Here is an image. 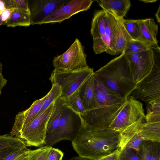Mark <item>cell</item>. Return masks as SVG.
Here are the masks:
<instances>
[{
	"instance_id": "ab89813d",
	"label": "cell",
	"mask_w": 160,
	"mask_h": 160,
	"mask_svg": "<svg viewBox=\"0 0 160 160\" xmlns=\"http://www.w3.org/2000/svg\"><path fill=\"white\" fill-rule=\"evenodd\" d=\"M12 9H6L0 13L3 22V25H5L10 18Z\"/></svg>"
},
{
	"instance_id": "ffe728a7",
	"label": "cell",
	"mask_w": 160,
	"mask_h": 160,
	"mask_svg": "<svg viewBox=\"0 0 160 160\" xmlns=\"http://www.w3.org/2000/svg\"><path fill=\"white\" fill-rule=\"evenodd\" d=\"M115 55L122 54L132 40L125 29L122 22V19L116 17Z\"/></svg>"
},
{
	"instance_id": "52a82bcc",
	"label": "cell",
	"mask_w": 160,
	"mask_h": 160,
	"mask_svg": "<svg viewBox=\"0 0 160 160\" xmlns=\"http://www.w3.org/2000/svg\"><path fill=\"white\" fill-rule=\"evenodd\" d=\"M78 115L65 105L58 127L51 134L46 137L44 146H51L63 140L72 142L75 138L81 126L75 119Z\"/></svg>"
},
{
	"instance_id": "44dd1931",
	"label": "cell",
	"mask_w": 160,
	"mask_h": 160,
	"mask_svg": "<svg viewBox=\"0 0 160 160\" xmlns=\"http://www.w3.org/2000/svg\"><path fill=\"white\" fill-rule=\"evenodd\" d=\"M65 107V99L60 97L54 103L47 126L46 137L51 134L58 125Z\"/></svg>"
},
{
	"instance_id": "8d00e7d4",
	"label": "cell",
	"mask_w": 160,
	"mask_h": 160,
	"mask_svg": "<svg viewBox=\"0 0 160 160\" xmlns=\"http://www.w3.org/2000/svg\"><path fill=\"white\" fill-rule=\"evenodd\" d=\"M120 150L119 148L112 152L101 157L97 160H119Z\"/></svg>"
},
{
	"instance_id": "f6af8a7d",
	"label": "cell",
	"mask_w": 160,
	"mask_h": 160,
	"mask_svg": "<svg viewBox=\"0 0 160 160\" xmlns=\"http://www.w3.org/2000/svg\"><path fill=\"white\" fill-rule=\"evenodd\" d=\"M2 25H3V22L2 19V18L0 14V26Z\"/></svg>"
},
{
	"instance_id": "bcb514c9",
	"label": "cell",
	"mask_w": 160,
	"mask_h": 160,
	"mask_svg": "<svg viewBox=\"0 0 160 160\" xmlns=\"http://www.w3.org/2000/svg\"><path fill=\"white\" fill-rule=\"evenodd\" d=\"M2 65L1 62H0V72L2 71Z\"/></svg>"
},
{
	"instance_id": "d6986e66",
	"label": "cell",
	"mask_w": 160,
	"mask_h": 160,
	"mask_svg": "<svg viewBox=\"0 0 160 160\" xmlns=\"http://www.w3.org/2000/svg\"><path fill=\"white\" fill-rule=\"evenodd\" d=\"M139 126L119 133V148H130L138 151L144 141L140 132Z\"/></svg>"
},
{
	"instance_id": "e0dca14e",
	"label": "cell",
	"mask_w": 160,
	"mask_h": 160,
	"mask_svg": "<svg viewBox=\"0 0 160 160\" xmlns=\"http://www.w3.org/2000/svg\"><path fill=\"white\" fill-rule=\"evenodd\" d=\"M78 91L85 111L98 107L95 92L94 72L80 86Z\"/></svg>"
},
{
	"instance_id": "5b68a950",
	"label": "cell",
	"mask_w": 160,
	"mask_h": 160,
	"mask_svg": "<svg viewBox=\"0 0 160 160\" xmlns=\"http://www.w3.org/2000/svg\"><path fill=\"white\" fill-rule=\"evenodd\" d=\"M89 67L72 71H62L54 69L49 80L52 84H58L61 88V97L65 99L78 90L80 86L93 73Z\"/></svg>"
},
{
	"instance_id": "277c9868",
	"label": "cell",
	"mask_w": 160,
	"mask_h": 160,
	"mask_svg": "<svg viewBox=\"0 0 160 160\" xmlns=\"http://www.w3.org/2000/svg\"><path fill=\"white\" fill-rule=\"evenodd\" d=\"M145 118L142 104L130 95L108 128L120 133L138 127L144 122Z\"/></svg>"
},
{
	"instance_id": "4fadbf2b",
	"label": "cell",
	"mask_w": 160,
	"mask_h": 160,
	"mask_svg": "<svg viewBox=\"0 0 160 160\" xmlns=\"http://www.w3.org/2000/svg\"><path fill=\"white\" fill-rule=\"evenodd\" d=\"M67 0H28L31 24H39L47 16Z\"/></svg>"
},
{
	"instance_id": "cb8c5ba5",
	"label": "cell",
	"mask_w": 160,
	"mask_h": 160,
	"mask_svg": "<svg viewBox=\"0 0 160 160\" xmlns=\"http://www.w3.org/2000/svg\"><path fill=\"white\" fill-rule=\"evenodd\" d=\"M64 99L65 105L78 116L85 113V110L79 97L78 89Z\"/></svg>"
},
{
	"instance_id": "f546056e",
	"label": "cell",
	"mask_w": 160,
	"mask_h": 160,
	"mask_svg": "<svg viewBox=\"0 0 160 160\" xmlns=\"http://www.w3.org/2000/svg\"><path fill=\"white\" fill-rule=\"evenodd\" d=\"M152 142L144 141L141 144L138 152L140 160H152Z\"/></svg>"
},
{
	"instance_id": "30bf717a",
	"label": "cell",
	"mask_w": 160,
	"mask_h": 160,
	"mask_svg": "<svg viewBox=\"0 0 160 160\" xmlns=\"http://www.w3.org/2000/svg\"><path fill=\"white\" fill-rule=\"evenodd\" d=\"M124 102L114 105L100 106L86 111L83 115L79 116L81 122L96 128H108Z\"/></svg>"
},
{
	"instance_id": "3957f363",
	"label": "cell",
	"mask_w": 160,
	"mask_h": 160,
	"mask_svg": "<svg viewBox=\"0 0 160 160\" xmlns=\"http://www.w3.org/2000/svg\"><path fill=\"white\" fill-rule=\"evenodd\" d=\"M116 17L103 9L96 11L91 23V33L96 54L105 52L115 55Z\"/></svg>"
},
{
	"instance_id": "83f0119b",
	"label": "cell",
	"mask_w": 160,
	"mask_h": 160,
	"mask_svg": "<svg viewBox=\"0 0 160 160\" xmlns=\"http://www.w3.org/2000/svg\"><path fill=\"white\" fill-rule=\"evenodd\" d=\"M123 24L132 39L138 40L140 36V20L122 19Z\"/></svg>"
},
{
	"instance_id": "9c48e42d",
	"label": "cell",
	"mask_w": 160,
	"mask_h": 160,
	"mask_svg": "<svg viewBox=\"0 0 160 160\" xmlns=\"http://www.w3.org/2000/svg\"><path fill=\"white\" fill-rule=\"evenodd\" d=\"M130 95L147 104L160 99V69L159 64L155 63L150 73L136 84Z\"/></svg>"
},
{
	"instance_id": "4316f807",
	"label": "cell",
	"mask_w": 160,
	"mask_h": 160,
	"mask_svg": "<svg viewBox=\"0 0 160 160\" xmlns=\"http://www.w3.org/2000/svg\"><path fill=\"white\" fill-rule=\"evenodd\" d=\"M62 94V90L60 86L58 84H52V88L48 93V96L40 110L34 119L46 110L53 102L60 98Z\"/></svg>"
},
{
	"instance_id": "7402d4cb",
	"label": "cell",
	"mask_w": 160,
	"mask_h": 160,
	"mask_svg": "<svg viewBox=\"0 0 160 160\" xmlns=\"http://www.w3.org/2000/svg\"><path fill=\"white\" fill-rule=\"evenodd\" d=\"M139 130L144 141L160 142V122H143L139 125Z\"/></svg>"
},
{
	"instance_id": "7c38bea8",
	"label": "cell",
	"mask_w": 160,
	"mask_h": 160,
	"mask_svg": "<svg viewBox=\"0 0 160 160\" xmlns=\"http://www.w3.org/2000/svg\"><path fill=\"white\" fill-rule=\"evenodd\" d=\"M93 1L92 0H68L47 16L40 25L60 23L76 13L87 11L90 8Z\"/></svg>"
},
{
	"instance_id": "603a6c76",
	"label": "cell",
	"mask_w": 160,
	"mask_h": 160,
	"mask_svg": "<svg viewBox=\"0 0 160 160\" xmlns=\"http://www.w3.org/2000/svg\"><path fill=\"white\" fill-rule=\"evenodd\" d=\"M5 25L9 27L29 26L31 25L30 12L13 8L10 18Z\"/></svg>"
},
{
	"instance_id": "4dcf8cb0",
	"label": "cell",
	"mask_w": 160,
	"mask_h": 160,
	"mask_svg": "<svg viewBox=\"0 0 160 160\" xmlns=\"http://www.w3.org/2000/svg\"><path fill=\"white\" fill-rule=\"evenodd\" d=\"M150 48L138 40L132 39L123 52L125 54L134 53L146 51Z\"/></svg>"
},
{
	"instance_id": "1f68e13d",
	"label": "cell",
	"mask_w": 160,
	"mask_h": 160,
	"mask_svg": "<svg viewBox=\"0 0 160 160\" xmlns=\"http://www.w3.org/2000/svg\"><path fill=\"white\" fill-rule=\"evenodd\" d=\"M119 149V160H140L138 152L135 149L125 148Z\"/></svg>"
},
{
	"instance_id": "2e32d148",
	"label": "cell",
	"mask_w": 160,
	"mask_h": 160,
	"mask_svg": "<svg viewBox=\"0 0 160 160\" xmlns=\"http://www.w3.org/2000/svg\"><path fill=\"white\" fill-rule=\"evenodd\" d=\"M94 88L98 107L121 103L124 102L126 98H123L117 95L95 76Z\"/></svg>"
},
{
	"instance_id": "d4e9b609",
	"label": "cell",
	"mask_w": 160,
	"mask_h": 160,
	"mask_svg": "<svg viewBox=\"0 0 160 160\" xmlns=\"http://www.w3.org/2000/svg\"><path fill=\"white\" fill-rule=\"evenodd\" d=\"M9 148L22 149L27 148L20 139L10 134L0 135V151Z\"/></svg>"
},
{
	"instance_id": "f1b7e54d",
	"label": "cell",
	"mask_w": 160,
	"mask_h": 160,
	"mask_svg": "<svg viewBox=\"0 0 160 160\" xmlns=\"http://www.w3.org/2000/svg\"><path fill=\"white\" fill-rule=\"evenodd\" d=\"M52 147L43 146L37 149H27L28 160H48L49 152Z\"/></svg>"
},
{
	"instance_id": "7a4b0ae2",
	"label": "cell",
	"mask_w": 160,
	"mask_h": 160,
	"mask_svg": "<svg viewBox=\"0 0 160 160\" xmlns=\"http://www.w3.org/2000/svg\"><path fill=\"white\" fill-rule=\"evenodd\" d=\"M94 75L124 99L130 95L136 86L129 61L123 52L94 72Z\"/></svg>"
},
{
	"instance_id": "e575fe53",
	"label": "cell",
	"mask_w": 160,
	"mask_h": 160,
	"mask_svg": "<svg viewBox=\"0 0 160 160\" xmlns=\"http://www.w3.org/2000/svg\"><path fill=\"white\" fill-rule=\"evenodd\" d=\"M13 8L30 12L28 0H13Z\"/></svg>"
},
{
	"instance_id": "836d02e7",
	"label": "cell",
	"mask_w": 160,
	"mask_h": 160,
	"mask_svg": "<svg viewBox=\"0 0 160 160\" xmlns=\"http://www.w3.org/2000/svg\"><path fill=\"white\" fill-rule=\"evenodd\" d=\"M63 156V153L61 151L52 147L49 152L48 160H62Z\"/></svg>"
},
{
	"instance_id": "60d3db41",
	"label": "cell",
	"mask_w": 160,
	"mask_h": 160,
	"mask_svg": "<svg viewBox=\"0 0 160 160\" xmlns=\"http://www.w3.org/2000/svg\"><path fill=\"white\" fill-rule=\"evenodd\" d=\"M7 80L4 78L2 73V71L0 72V95L2 93L3 88L7 84Z\"/></svg>"
},
{
	"instance_id": "8fae6325",
	"label": "cell",
	"mask_w": 160,
	"mask_h": 160,
	"mask_svg": "<svg viewBox=\"0 0 160 160\" xmlns=\"http://www.w3.org/2000/svg\"><path fill=\"white\" fill-rule=\"evenodd\" d=\"M125 55L129 61L136 85L152 71L155 62L153 51L150 48L146 51Z\"/></svg>"
},
{
	"instance_id": "ee69618b",
	"label": "cell",
	"mask_w": 160,
	"mask_h": 160,
	"mask_svg": "<svg viewBox=\"0 0 160 160\" xmlns=\"http://www.w3.org/2000/svg\"><path fill=\"white\" fill-rule=\"evenodd\" d=\"M139 1H141L143 2H144L146 3H152V2H155L156 1H157V0H140Z\"/></svg>"
},
{
	"instance_id": "484cf974",
	"label": "cell",
	"mask_w": 160,
	"mask_h": 160,
	"mask_svg": "<svg viewBox=\"0 0 160 160\" xmlns=\"http://www.w3.org/2000/svg\"><path fill=\"white\" fill-rule=\"evenodd\" d=\"M147 113L145 115L146 122H160V99L147 104Z\"/></svg>"
},
{
	"instance_id": "74e56055",
	"label": "cell",
	"mask_w": 160,
	"mask_h": 160,
	"mask_svg": "<svg viewBox=\"0 0 160 160\" xmlns=\"http://www.w3.org/2000/svg\"><path fill=\"white\" fill-rule=\"evenodd\" d=\"M13 8L12 0H0V13L6 9Z\"/></svg>"
},
{
	"instance_id": "7bdbcfd3",
	"label": "cell",
	"mask_w": 160,
	"mask_h": 160,
	"mask_svg": "<svg viewBox=\"0 0 160 160\" xmlns=\"http://www.w3.org/2000/svg\"><path fill=\"white\" fill-rule=\"evenodd\" d=\"M69 160H91L85 158L81 157L79 156H76L70 159Z\"/></svg>"
},
{
	"instance_id": "d590c367",
	"label": "cell",
	"mask_w": 160,
	"mask_h": 160,
	"mask_svg": "<svg viewBox=\"0 0 160 160\" xmlns=\"http://www.w3.org/2000/svg\"><path fill=\"white\" fill-rule=\"evenodd\" d=\"M152 160H160V142H152Z\"/></svg>"
},
{
	"instance_id": "ba28073f",
	"label": "cell",
	"mask_w": 160,
	"mask_h": 160,
	"mask_svg": "<svg viewBox=\"0 0 160 160\" xmlns=\"http://www.w3.org/2000/svg\"><path fill=\"white\" fill-rule=\"evenodd\" d=\"M52 64L54 69L62 71L75 70L89 67L84 47L77 38L63 53L54 58Z\"/></svg>"
},
{
	"instance_id": "d6a6232c",
	"label": "cell",
	"mask_w": 160,
	"mask_h": 160,
	"mask_svg": "<svg viewBox=\"0 0 160 160\" xmlns=\"http://www.w3.org/2000/svg\"><path fill=\"white\" fill-rule=\"evenodd\" d=\"M27 148L18 149L6 157L3 160H28Z\"/></svg>"
},
{
	"instance_id": "5bb4252c",
	"label": "cell",
	"mask_w": 160,
	"mask_h": 160,
	"mask_svg": "<svg viewBox=\"0 0 160 160\" xmlns=\"http://www.w3.org/2000/svg\"><path fill=\"white\" fill-rule=\"evenodd\" d=\"M48 93L42 98L35 101L27 109L19 112L10 134L17 138L22 131L34 119L47 97Z\"/></svg>"
},
{
	"instance_id": "ac0fdd59",
	"label": "cell",
	"mask_w": 160,
	"mask_h": 160,
	"mask_svg": "<svg viewBox=\"0 0 160 160\" xmlns=\"http://www.w3.org/2000/svg\"><path fill=\"white\" fill-rule=\"evenodd\" d=\"M96 1L102 9L118 19L123 18L131 6L129 0H100Z\"/></svg>"
},
{
	"instance_id": "b9f144b4",
	"label": "cell",
	"mask_w": 160,
	"mask_h": 160,
	"mask_svg": "<svg viewBox=\"0 0 160 160\" xmlns=\"http://www.w3.org/2000/svg\"><path fill=\"white\" fill-rule=\"evenodd\" d=\"M160 5L159 6L158 10L156 13L155 14L157 22H159V23L160 22V15H160Z\"/></svg>"
},
{
	"instance_id": "6da1fadb",
	"label": "cell",
	"mask_w": 160,
	"mask_h": 160,
	"mask_svg": "<svg viewBox=\"0 0 160 160\" xmlns=\"http://www.w3.org/2000/svg\"><path fill=\"white\" fill-rule=\"evenodd\" d=\"M72 142L79 156L97 160L119 148V133L109 128H96L81 122L78 134Z\"/></svg>"
},
{
	"instance_id": "f35d334b",
	"label": "cell",
	"mask_w": 160,
	"mask_h": 160,
	"mask_svg": "<svg viewBox=\"0 0 160 160\" xmlns=\"http://www.w3.org/2000/svg\"><path fill=\"white\" fill-rule=\"evenodd\" d=\"M18 149H21L9 148L1 151H0V160H3L7 156Z\"/></svg>"
},
{
	"instance_id": "9a60e30c",
	"label": "cell",
	"mask_w": 160,
	"mask_h": 160,
	"mask_svg": "<svg viewBox=\"0 0 160 160\" xmlns=\"http://www.w3.org/2000/svg\"><path fill=\"white\" fill-rule=\"evenodd\" d=\"M140 36L138 40L143 42L149 48L159 52L160 47L157 38L158 26L154 19H140Z\"/></svg>"
},
{
	"instance_id": "8992f818",
	"label": "cell",
	"mask_w": 160,
	"mask_h": 160,
	"mask_svg": "<svg viewBox=\"0 0 160 160\" xmlns=\"http://www.w3.org/2000/svg\"><path fill=\"white\" fill-rule=\"evenodd\" d=\"M55 102L33 120L17 137L26 147L44 146L46 137L47 124Z\"/></svg>"
}]
</instances>
